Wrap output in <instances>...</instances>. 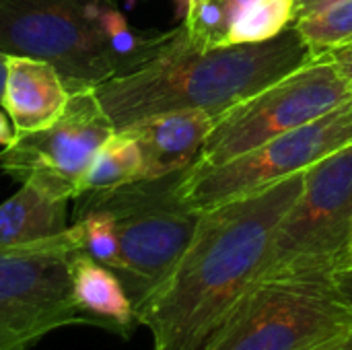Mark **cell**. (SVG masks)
Listing matches in <instances>:
<instances>
[{
  "mask_svg": "<svg viewBox=\"0 0 352 350\" xmlns=\"http://www.w3.org/2000/svg\"><path fill=\"white\" fill-rule=\"evenodd\" d=\"M303 190V171L206 208L171 274L138 307L153 350H204L256 283L285 212Z\"/></svg>",
  "mask_w": 352,
  "mask_h": 350,
  "instance_id": "cell-1",
  "label": "cell"
},
{
  "mask_svg": "<svg viewBox=\"0 0 352 350\" xmlns=\"http://www.w3.org/2000/svg\"><path fill=\"white\" fill-rule=\"evenodd\" d=\"M316 58L297 25L268 41L206 50L194 45L179 25L138 68L101 83L95 95L116 130L186 109L219 118Z\"/></svg>",
  "mask_w": 352,
  "mask_h": 350,
  "instance_id": "cell-2",
  "label": "cell"
},
{
  "mask_svg": "<svg viewBox=\"0 0 352 350\" xmlns=\"http://www.w3.org/2000/svg\"><path fill=\"white\" fill-rule=\"evenodd\" d=\"M136 179H142L140 146L126 130H116V134L101 146L93 165L80 179L78 194L91 190L118 188Z\"/></svg>",
  "mask_w": 352,
  "mask_h": 350,
  "instance_id": "cell-15",
  "label": "cell"
},
{
  "mask_svg": "<svg viewBox=\"0 0 352 350\" xmlns=\"http://www.w3.org/2000/svg\"><path fill=\"white\" fill-rule=\"evenodd\" d=\"M352 99V85L328 54L278 78L217 118L192 167L223 165Z\"/></svg>",
  "mask_w": 352,
  "mask_h": 350,
  "instance_id": "cell-7",
  "label": "cell"
},
{
  "mask_svg": "<svg viewBox=\"0 0 352 350\" xmlns=\"http://www.w3.org/2000/svg\"><path fill=\"white\" fill-rule=\"evenodd\" d=\"M352 326L332 278L256 281L204 350H309Z\"/></svg>",
  "mask_w": 352,
  "mask_h": 350,
  "instance_id": "cell-6",
  "label": "cell"
},
{
  "mask_svg": "<svg viewBox=\"0 0 352 350\" xmlns=\"http://www.w3.org/2000/svg\"><path fill=\"white\" fill-rule=\"evenodd\" d=\"M352 142V99L324 118L280 134L223 165L188 167L182 194L196 210L241 198L305 171Z\"/></svg>",
  "mask_w": 352,
  "mask_h": 350,
  "instance_id": "cell-9",
  "label": "cell"
},
{
  "mask_svg": "<svg viewBox=\"0 0 352 350\" xmlns=\"http://www.w3.org/2000/svg\"><path fill=\"white\" fill-rule=\"evenodd\" d=\"M250 0H184V31L198 47L227 45L229 27Z\"/></svg>",
  "mask_w": 352,
  "mask_h": 350,
  "instance_id": "cell-17",
  "label": "cell"
},
{
  "mask_svg": "<svg viewBox=\"0 0 352 350\" xmlns=\"http://www.w3.org/2000/svg\"><path fill=\"white\" fill-rule=\"evenodd\" d=\"M113 134L116 126L95 89H78L70 93L64 111L52 126L19 134L0 151V171L47 196L74 200L80 179Z\"/></svg>",
  "mask_w": 352,
  "mask_h": 350,
  "instance_id": "cell-10",
  "label": "cell"
},
{
  "mask_svg": "<svg viewBox=\"0 0 352 350\" xmlns=\"http://www.w3.org/2000/svg\"><path fill=\"white\" fill-rule=\"evenodd\" d=\"M217 118L200 109L144 118L126 128L142 153V177H161L188 169L210 134Z\"/></svg>",
  "mask_w": 352,
  "mask_h": 350,
  "instance_id": "cell-12",
  "label": "cell"
},
{
  "mask_svg": "<svg viewBox=\"0 0 352 350\" xmlns=\"http://www.w3.org/2000/svg\"><path fill=\"white\" fill-rule=\"evenodd\" d=\"M297 29L316 56H324L334 47L352 41V0H340L322 12L299 19Z\"/></svg>",
  "mask_w": 352,
  "mask_h": 350,
  "instance_id": "cell-18",
  "label": "cell"
},
{
  "mask_svg": "<svg viewBox=\"0 0 352 350\" xmlns=\"http://www.w3.org/2000/svg\"><path fill=\"white\" fill-rule=\"evenodd\" d=\"M295 0H250L235 14L227 45L268 41L295 25Z\"/></svg>",
  "mask_w": 352,
  "mask_h": 350,
  "instance_id": "cell-16",
  "label": "cell"
},
{
  "mask_svg": "<svg viewBox=\"0 0 352 350\" xmlns=\"http://www.w3.org/2000/svg\"><path fill=\"white\" fill-rule=\"evenodd\" d=\"M184 173L186 169L142 177L74 198L111 221L120 250L116 274L130 295L134 311L171 274L196 233L202 210L184 198Z\"/></svg>",
  "mask_w": 352,
  "mask_h": 350,
  "instance_id": "cell-4",
  "label": "cell"
},
{
  "mask_svg": "<svg viewBox=\"0 0 352 350\" xmlns=\"http://www.w3.org/2000/svg\"><path fill=\"white\" fill-rule=\"evenodd\" d=\"M332 285L338 293V297L344 301V305L352 311V266L342 268L338 272H334L332 276Z\"/></svg>",
  "mask_w": 352,
  "mask_h": 350,
  "instance_id": "cell-19",
  "label": "cell"
},
{
  "mask_svg": "<svg viewBox=\"0 0 352 350\" xmlns=\"http://www.w3.org/2000/svg\"><path fill=\"white\" fill-rule=\"evenodd\" d=\"M336 2H340V0H295V17H297V21L307 19V17H311L316 12H322L324 8H328V6H332Z\"/></svg>",
  "mask_w": 352,
  "mask_h": 350,
  "instance_id": "cell-21",
  "label": "cell"
},
{
  "mask_svg": "<svg viewBox=\"0 0 352 350\" xmlns=\"http://www.w3.org/2000/svg\"><path fill=\"white\" fill-rule=\"evenodd\" d=\"M328 56L332 58L336 68L344 74V78L352 85V41L340 45V47H334L332 52H328Z\"/></svg>",
  "mask_w": 352,
  "mask_h": 350,
  "instance_id": "cell-20",
  "label": "cell"
},
{
  "mask_svg": "<svg viewBox=\"0 0 352 350\" xmlns=\"http://www.w3.org/2000/svg\"><path fill=\"white\" fill-rule=\"evenodd\" d=\"M6 60L8 56L0 52V103H2V91H4V78H6Z\"/></svg>",
  "mask_w": 352,
  "mask_h": 350,
  "instance_id": "cell-24",
  "label": "cell"
},
{
  "mask_svg": "<svg viewBox=\"0 0 352 350\" xmlns=\"http://www.w3.org/2000/svg\"><path fill=\"white\" fill-rule=\"evenodd\" d=\"M309 350H352V326Z\"/></svg>",
  "mask_w": 352,
  "mask_h": 350,
  "instance_id": "cell-22",
  "label": "cell"
},
{
  "mask_svg": "<svg viewBox=\"0 0 352 350\" xmlns=\"http://www.w3.org/2000/svg\"><path fill=\"white\" fill-rule=\"evenodd\" d=\"M70 291L76 307L91 326L105 328L122 338H130L140 326L134 303L113 270L93 260L82 248L68 260Z\"/></svg>",
  "mask_w": 352,
  "mask_h": 350,
  "instance_id": "cell-13",
  "label": "cell"
},
{
  "mask_svg": "<svg viewBox=\"0 0 352 350\" xmlns=\"http://www.w3.org/2000/svg\"><path fill=\"white\" fill-rule=\"evenodd\" d=\"M68 202L47 196L31 184L0 204V248L27 245L68 231Z\"/></svg>",
  "mask_w": 352,
  "mask_h": 350,
  "instance_id": "cell-14",
  "label": "cell"
},
{
  "mask_svg": "<svg viewBox=\"0 0 352 350\" xmlns=\"http://www.w3.org/2000/svg\"><path fill=\"white\" fill-rule=\"evenodd\" d=\"M352 142L303 171L256 281L332 278L351 266Z\"/></svg>",
  "mask_w": 352,
  "mask_h": 350,
  "instance_id": "cell-5",
  "label": "cell"
},
{
  "mask_svg": "<svg viewBox=\"0 0 352 350\" xmlns=\"http://www.w3.org/2000/svg\"><path fill=\"white\" fill-rule=\"evenodd\" d=\"M80 248L74 225L52 239L0 248V350H31L56 330L91 326L68 276V260Z\"/></svg>",
  "mask_w": 352,
  "mask_h": 350,
  "instance_id": "cell-8",
  "label": "cell"
},
{
  "mask_svg": "<svg viewBox=\"0 0 352 350\" xmlns=\"http://www.w3.org/2000/svg\"><path fill=\"white\" fill-rule=\"evenodd\" d=\"M163 35L136 31L116 0H0V52L50 62L70 93L138 68Z\"/></svg>",
  "mask_w": 352,
  "mask_h": 350,
  "instance_id": "cell-3",
  "label": "cell"
},
{
  "mask_svg": "<svg viewBox=\"0 0 352 350\" xmlns=\"http://www.w3.org/2000/svg\"><path fill=\"white\" fill-rule=\"evenodd\" d=\"M351 266H352V245H351Z\"/></svg>",
  "mask_w": 352,
  "mask_h": 350,
  "instance_id": "cell-25",
  "label": "cell"
},
{
  "mask_svg": "<svg viewBox=\"0 0 352 350\" xmlns=\"http://www.w3.org/2000/svg\"><path fill=\"white\" fill-rule=\"evenodd\" d=\"M68 99L70 91L50 62L8 56L0 105L10 118L14 136L52 126L64 111Z\"/></svg>",
  "mask_w": 352,
  "mask_h": 350,
  "instance_id": "cell-11",
  "label": "cell"
},
{
  "mask_svg": "<svg viewBox=\"0 0 352 350\" xmlns=\"http://www.w3.org/2000/svg\"><path fill=\"white\" fill-rule=\"evenodd\" d=\"M14 140V128L10 126V118L4 109H0V144L6 146Z\"/></svg>",
  "mask_w": 352,
  "mask_h": 350,
  "instance_id": "cell-23",
  "label": "cell"
}]
</instances>
